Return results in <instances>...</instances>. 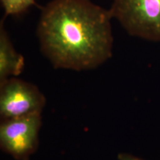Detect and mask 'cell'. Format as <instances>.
Listing matches in <instances>:
<instances>
[{
    "label": "cell",
    "mask_w": 160,
    "mask_h": 160,
    "mask_svg": "<svg viewBox=\"0 0 160 160\" xmlns=\"http://www.w3.org/2000/svg\"><path fill=\"white\" fill-rule=\"evenodd\" d=\"M112 18L91 0H53L38 22L41 51L55 68H96L112 56Z\"/></svg>",
    "instance_id": "cell-1"
},
{
    "label": "cell",
    "mask_w": 160,
    "mask_h": 160,
    "mask_svg": "<svg viewBox=\"0 0 160 160\" xmlns=\"http://www.w3.org/2000/svg\"><path fill=\"white\" fill-rule=\"evenodd\" d=\"M110 12L128 34L160 42V0H113Z\"/></svg>",
    "instance_id": "cell-2"
},
{
    "label": "cell",
    "mask_w": 160,
    "mask_h": 160,
    "mask_svg": "<svg viewBox=\"0 0 160 160\" xmlns=\"http://www.w3.org/2000/svg\"><path fill=\"white\" fill-rule=\"evenodd\" d=\"M45 97L37 86L11 77L0 82V114L2 120L41 113Z\"/></svg>",
    "instance_id": "cell-3"
},
{
    "label": "cell",
    "mask_w": 160,
    "mask_h": 160,
    "mask_svg": "<svg viewBox=\"0 0 160 160\" xmlns=\"http://www.w3.org/2000/svg\"><path fill=\"white\" fill-rule=\"evenodd\" d=\"M41 113L3 120L0 145L3 151L19 160H27L38 145Z\"/></svg>",
    "instance_id": "cell-4"
},
{
    "label": "cell",
    "mask_w": 160,
    "mask_h": 160,
    "mask_svg": "<svg viewBox=\"0 0 160 160\" xmlns=\"http://www.w3.org/2000/svg\"><path fill=\"white\" fill-rule=\"evenodd\" d=\"M25 59L16 51L2 22L0 24V82L21 74Z\"/></svg>",
    "instance_id": "cell-5"
},
{
    "label": "cell",
    "mask_w": 160,
    "mask_h": 160,
    "mask_svg": "<svg viewBox=\"0 0 160 160\" xmlns=\"http://www.w3.org/2000/svg\"><path fill=\"white\" fill-rule=\"evenodd\" d=\"M6 16L18 15L35 5V0H1Z\"/></svg>",
    "instance_id": "cell-6"
},
{
    "label": "cell",
    "mask_w": 160,
    "mask_h": 160,
    "mask_svg": "<svg viewBox=\"0 0 160 160\" xmlns=\"http://www.w3.org/2000/svg\"><path fill=\"white\" fill-rule=\"evenodd\" d=\"M118 160H144L141 158H139L135 156L130 154V153H119L117 157Z\"/></svg>",
    "instance_id": "cell-7"
}]
</instances>
